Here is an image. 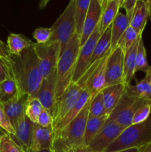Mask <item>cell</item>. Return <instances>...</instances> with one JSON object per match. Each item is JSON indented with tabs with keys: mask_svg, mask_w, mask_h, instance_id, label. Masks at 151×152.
I'll use <instances>...</instances> for the list:
<instances>
[{
	"mask_svg": "<svg viewBox=\"0 0 151 152\" xmlns=\"http://www.w3.org/2000/svg\"><path fill=\"white\" fill-rule=\"evenodd\" d=\"M108 117L109 116L105 115L102 117H88L83 140V145H88L90 144V142L104 127L107 121Z\"/></svg>",
	"mask_w": 151,
	"mask_h": 152,
	"instance_id": "obj_25",
	"label": "cell"
},
{
	"mask_svg": "<svg viewBox=\"0 0 151 152\" xmlns=\"http://www.w3.org/2000/svg\"><path fill=\"white\" fill-rule=\"evenodd\" d=\"M90 0H76L75 25L76 34L81 38L84 24L90 6Z\"/></svg>",
	"mask_w": 151,
	"mask_h": 152,
	"instance_id": "obj_26",
	"label": "cell"
},
{
	"mask_svg": "<svg viewBox=\"0 0 151 152\" xmlns=\"http://www.w3.org/2000/svg\"><path fill=\"white\" fill-rule=\"evenodd\" d=\"M137 0H120V8L123 7L126 11V16L128 19H131L133 13L136 7Z\"/></svg>",
	"mask_w": 151,
	"mask_h": 152,
	"instance_id": "obj_38",
	"label": "cell"
},
{
	"mask_svg": "<svg viewBox=\"0 0 151 152\" xmlns=\"http://www.w3.org/2000/svg\"><path fill=\"white\" fill-rule=\"evenodd\" d=\"M102 0H90V6L80 38V45L82 46L99 25L102 16Z\"/></svg>",
	"mask_w": 151,
	"mask_h": 152,
	"instance_id": "obj_13",
	"label": "cell"
},
{
	"mask_svg": "<svg viewBox=\"0 0 151 152\" xmlns=\"http://www.w3.org/2000/svg\"><path fill=\"white\" fill-rule=\"evenodd\" d=\"M33 47L38 59V67L42 78H46L56 71L61 55L60 44L56 41H50L45 44L34 43Z\"/></svg>",
	"mask_w": 151,
	"mask_h": 152,
	"instance_id": "obj_6",
	"label": "cell"
},
{
	"mask_svg": "<svg viewBox=\"0 0 151 152\" xmlns=\"http://www.w3.org/2000/svg\"><path fill=\"white\" fill-rule=\"evenodd\" d=\"M56 71L50 74L48 77L43 79L36 98L39 100L43 108L50 111L53 115L55 101L56 98Z\"/></svg>",
	"mask_w": 151,
	"mask_h": 152,
	"instance_id": "obj_11",
	"label": "cell"
},
{
	"mask_svg": "<svg viewBox=\"0 0 151 152\" xmlns=\"http://www.w3.org/2000/svg\"><path fill=\"white\" fill-rule=\"evenodd\" d=\"M102 16L99 27L101 34L106 31L119 13L120 0H102Z\"/></svg>",
	"mask_w": 151,
	"mask_h": 152,
	"instance_id": "obj_17",
	"label": "cell"
},
{
	"mask_svg": "<svg viewBox=\"0 0 151 152\" xmlns=\"http://www.w3.org/2000/svg\"><path fill=\"white\" fill-rule=\"evenodd\" d=\"M53 140V126L41 127L34 124L30 148L33 150L51 149Z\"/></svg>",
	"mask_w": 151,
	"mask_h": 152,
	"instance_id": "obj_16",
	"label": "cell"
},
{
	"mask_svg": "<svg viewBox=\"0 0 151 152\" xmlns=\"http://www.w3.org/2000/svg\"><path fill=\"white\" fill-rule=\"evenodd\" d=\"M29 99L28 95L19 94L10 100L0 104V106L10 119L13 126L25 114V109Z\"/></svg>",
	"mask_w": 151,
	"mask_h": 152,
	"instance_id": "obj_15",
	"label": "cell"
},
{
	"mask_svg": "<svg viewBox=\"0 0 151 152\" xmlns=\"http://www.w3.org/2000/svg\"><path fill=\"white\" fill-rule=\"evenodd\" d=\"M142 34L138 33L136 30L131 26H129L124 33L121 38L120 39L117 47H119L125 54L127 50L139 39Z\"/></svg>",
	"mask_w": 151,
	"mask_h": 152,
	"instance_id": "obj_29",
	"label": "cell"
},
{
	"mask_svg": "<svg viewBox=\"0 0 151 152\" xmlns=\"http://www.w3.org/2000/svg\"><path fill=\"white\" fill-rule=\"evenodd\" d=\"M140 152H151V142L142 147Z\"/></svg>",
	"mask_w": 151,
	"mask_h": 152,
	"instance_id": "obj_44",
	"label": "cell"
},
{
	"mask_svg": "<svg viewBox=\"0 0 151 152\" xmlns=\"http://www.w3.org/2000/svg\"><path fill=\"white\" fill-rule=\"evenodd\" d=\"M0 152H25L11 137L10 134L4 132L0 137Z\"/></svg>",
	"mask_w": 151,
	"mask_h": 152,
	"instance_id": "obj_33",
	"label": "cell"
},
{
	"mask_svg": "<svg viewBox=\"0 0 151 152\" xmlns=\"http://www.w3.org/2000/svg\"><path fill=\"white\" fill-rule=\"evenodd\" d=\"M126 86L124 84L114 85L105 87L102 91L105 111L108 116L116 107L125 92Z\"/></svg>",
	"mask_w": 151,
	"mask_h": 152,
	"instance_id": "obj_18",
	"label": "cell"
},
{
	"mask_svg": "<svg viewBox=\"0 0 151 152\" xmlns=\"http://www.w3.org/2000/svg\"><path fill=\"white\" fill-rule=\"evenodd\" d=\"M18 94L17 84L13 78H8L0 83V104L10 100Z\"/></svg>",
	"mask_w": 151,
	"mask_h": 152,
	"instance_id": "obj_28",
	"label": "cell"
},
{
	"mask_svg": "<svg viewBox=\"0 0 151 152\" xmlns=\"http://www.w3.org/2000/svg\"><path fill=\"white\" fill-rule=\"evenodd\" d=\"M10 56V53L8 50L7 44L0 39V57L3 59H8Z\"/></svg>",
	"mask_w": 151,
	"mask_h": 152,
	"instance_id": "obj_40",
	"label": "cell"
},
{
	"mask_svg": "<svg viewBox=\"0 0 151 152\" xmlns=\"http://www.w3.org/2000/svg\"><path fill=\"white\" fill-rule=\"evenodd\" d=\"M111 52V50H110L101 59L84 84V89H87L90 92L92 97L106 87V65Z\"/></svg>",
	"mask_w": 151,
	"mask_h": 152,
	"instance_id": "obj_12",
	"label": "cell"
},
{
	"mask_svg": "<svg viewBox=\"0 0 151 152\" xmlns=\"http://www.w3.org/2000/svg\"><path fill=\"white\" fill-rule=\"evenodd\" d=\"M151 100L140 99L124 92L121 100L108 117L107 121L114 122L122 127L132 126V120L136 111Z\"/></svg>",
	"mask_w": 151,
	"mask_h": 152,
	"instance_id": "obj_5",
	"label": "cell"
},
{
	"mask_svg": "<svg viewBox=\"0 0 151 152\" xmlns=\"http://www.w3.org/2000/svg\"><path fill=\"white\" fill-rule=\"evenodd\" d=\"M147 4V7L148 9H149V11H150V17H151V0H147L146 1Z\"/></svg>",
	"mask_w": 151,
	"mask_h": 152,
	"instance_id": "obj_46",
	"label": "cell"
},
{
	"mask_svg": "<svg viewBox=\"0 0 151 152\" xmlns=\"http://www.w3.org/2000/svg\"><path fill=\"white\" fill-rule=\"evenodd\" d=\"M124 53L119 47L111 52L106 65V87L124 84Z\"/></svg>",
	"mask_w": 151,
	"mask_h": 152,
	"instance_id": "obj_10",
	"label": "cell"
},
{
	"mask_svg": "<svg viewBox=\"0 0 151 152\" xmlns=\"http://www.w3.org/2000/svg\"><path fill=\"white\" fill-rule=\"evenodd\" d=\"M73 152H98L95 150L92 149L91 148L88 146V145H80L78 146H76L73 148Z\"/></svg>",
	"mask_w": 151,
	"mask_h": 152,
	"instance_id": "obj_41",
	"label": "cell"
},
{
	"mask_svg": "<svg viewBox=\"0 0 151 152\" xmlns=\"http://www.w3.org/2000/svg\"><path fill=\"white\" fill-rule=\"evenodd\" d=\"M125 128L111 121H107L102 130L90 142L88 146L98 152L105 150L121 135Z\"/></svg>",
	"mask_w": 151,
	"mask_h": 152,
	"instance_id": "obj_9",
	"label": "cell"
},
{
	"mask_svg": "<svg viewBox=\"0 0 151 152\" xmlns=\"http://www.w3.org/2000/svg\"><path fill=\"white\" fill-rule=\"evenodd\" d=\"M91 98L92 96L90 92L87 89H84L78 99H77L75 105L70 109V111L67 114V115L61 121H59L55 126H53V132L61 130L66 126H68L73 120H74L79 114V113L82 111L83 108L85 107V105H87V102L90 101Z\"/></svg>",
	"mask_w": 151,
	"mask_h": 152,
	"instance_id": "obj_19",
	"label": "cell"
},
{
	"mask_svg": "<svg viewBox=\"0 0 151 152\" xmlns=\"http://www.w3.org/2000/svg\"><path fill=\"white\" fill-rule=\"evenodd\" d=\"M83 90V88L78 83H72L62 95L56 98L52 115L53 119V126L57 124L70 111Z\"/></svg>",
	"mask_w": 151,
	"mask_h": 152,
	"instance_id": "obj_7",
	"label": "cell"
},
{
	"mask_svg": "<svg viewBox=\"0 0 151 152\" xmlns=\"http://www.w3.org/2000/svg\"><path fill=\"white\" fill-rule=\"evenodd\" d=\"M150 17L146 1L137 0L134 12L130 22V25L138 33L142 34L148 19Z\"/></svg>",
	"mask_w": 151,
	"mask_h": 152,
	"instance_id": "obj_20",
	"label": "cell"
},
{
	"mask_svg": "<svg viewBox=\"0 0 151 152\" xmlns=\"http://www.w3.org/2000/svg\"><path fill=\"white\" fill-rule=\"evenodd\" d=\"M34 123L26 115H23L13 125L15 134L11 136L13 140L23 149L30 148L32 140Z\"/></svg>",
	"mask_w": 151,
	"mask_h": 152,
	"instance_id": "obj_14",
	"label": "cell"
},
{
	"mask_svg": "<svg viewBox=\"0 0 151 152\" xmlns=\"http://www.w3.org/2000/svg\"><path fill=\"white\" fill-rule=\"evenodd\" d=\"M0 128L11 136L15 134V130L13 124L1 106H0Z\"/></svg>",
	"mask_w": 151,
	"mask_h": 152,
	"instance_id": "obj_36",
	"label": "cell"
},
{
	"mask_svg": "<svg viewBox=\"0 0 151 152\" xmlns=\"http://www.w3.org/2000/svg\"><path fill=\"white\" fill-rule=\"evenodd\" d=\"M110 43H111V28L110 26L106 30L105 32L101 35L99 40L96 42L94 50H93V55H92L91 59L90 61L87 68H90L92 65L97 62L98 60L102 59L110 50ZM87 71V70H86Z\"/></svg>",
	"mask_w": 151,
	"mask_h": 152,
	"instance_id": "obj_24",
	"label": "cell"
},
{
	"mask_svg": "<svg viewBox=\"0 0 151 152\" xmlns=\"http://www.w3.org/2000/svg\"><path fill=\"white\" fill-rule=\"evenodd\" d=\"M4 132H4V131H3L2 129H1V128H0V137H1V136L4 133Z\"/></svg>",
	"mask_w": 151,
	"mask_h": 152,
	"instance_id": "obj_47",
	"label": "cell"
},
{
	"mask_svg": "<svg viewBox=\"0 0 151 152\" xmlns=\"http://www.w3.org/2000/svg\"><path fill=\"white\" fill-rule=\"evenodd\" d=\"M142 147L141 148H127V149H124L121 150V151H113V152H140L141 149H142Z\"/></svg>",
	"mask_w": 151,
	"mask_h": 152,
	"instance_id": "obj_42",
	"label": "cell"
},
{
	"mask_svg": "<svg viewBox=\"0 0 151 152\" xmlns=\"http://www.w3.org/2000/svg\"><path fill=\"white\" fill-rule=\"evenodd\" d=\"M150 66L148 65L146 49H145L143 39L142 37L139 39L137 52H136L135 73L138 72V71H143V72L146 73L150 69Z\"/></svg>",
	"mask_w": 151,
	"mask_h": 152,
	"instance_id": "obj_30",
	"label": "cell"
},
{
	"mask_svg": "<svg viewBox=\"0 0 151 152\" xmlns=\"http://www.w3.org/2000/svg\"><path fill=\"white\" fill-rule=\"evenodd\" d=\"M107 115L105 111L102 92L100 91L91 98L89 108V117ZM108 116V115H107Z\"/></svg>",
	"mask_w": 151,
	"mask_h": 152,
	"instance_id": "obj_31",
	"label": "cell"
},
{
	"mask_svg": "<svg viewBox=\"0 0 151 152\" xmlns=\"http://www.w3.org/2000/svg\"><path fill=\"white\" fill-rule=\"evenodd\" d=\"M53 35L51 28H38L33 32V37L37 44H45L50 41Z\"/></svg>",
	"mask_w": 151,
	"mask_h": 152,
	"instance_id": "obj_35",
	"label": "cell"
},
{
	"mask_svg": "<svg viewBox=\"0 0 151 152\" xmlns=\"http://www.w3.org/2000/svg\"><path fill=\"white\" fill-rule=\"evenodd\" d=\"M101 35L102 34H101L99 27L98 25L91 36L86 41V42L80 47L76 65L75 72L73 77V83L78 82V80L81 78V76L84 74L87 70V66L91 59L95 46Z\"/></svg>",
	"mask_w": 151,
	"mask_h": 152,
	"instance_id": "obj_8",
	"label": "cell"
},
{
	"mask_svg": "<svg viewBox=\"0 0 151 152\" xmlns=\"http://www.w3.org/2000/svg\"><path fill=\"white\" fill-rule=\"evenodd\" d=\"M24 151H25V152H53V151H52L51 149H43V150H37V151H36V150H33L30 148H25V149H24Z\"/></svg>",
	"mask_w": 151,
	"mask_h": 152,
	"instance_id": "obj_43",
	"label": "cell"
},
{
	"mask_svg": "<svg viewBox=\"0 0 151 152\" xmlns=\"http://www.w3.org/2000/svg\"><path fill=\"white\" fill-rule=\"evenodd\" d=\"M145 74H146V75H145V77L144 79L146 80L147 82H149L151 84V66L150 68V69L148 70Z\"/></svg>",
	"mask_w": 151,
	"mask_h": 152,
	"instance_id": "obj_45",
	"label": "cell"
},
{
	"mask_svg": "<svg viewBox=\"0 0 151 152\" xmlns=\"http://www.w3.org/2000/svg\"><path fill=\"white\" fill-rule=\"evenodd\" d=\"M75 10L76 0H72L51 27L53 35L50 41H56L60 44L61 53L76 34Z\"/></svg>",
	"mask_w": 151,
	"mask_h": 152,
	"instance_id": "obj_4",
	"label": "cell"
},
{
	"mask_svg": "<svg viewBox=\"0 0 151 152\" xmlns=\"http://www.w3.org/2000/svg\"><path fill=\"white\" fill-rule=\"evenodd\" d=\"M139 39L124 54V76H123V78H124V84L125 86L130 85V83L133 80L135 74H136L135 73V68H136V52H137L138 45H139Z\"/></svg>",
	"mask_w": 151,
	"mask_h": 152,
	"instance_id": "obj_22",
	"label": "cell"
},
{
	"mask_svg": "<svg viewBox=\"0 0 151 152\" xmlns=\"http://www.w3.org/2000/svg\"><path fill=\"white\" fill-rule=\"evenodd\" d=\"M151 142V114L146 121L132 125L124 129L119 137L105 150L113 152L130 148H141Z\"/></svg>",
	"mask_w": 151,
	"mask_h": 152,
	"instance_id": "obj_3",
	"label": "cell"
},
{
	"mask_svg": "<svg viewBox=\"0 0 151 152\" xmlns=\"http://www.w3.org/2000/svg\"><path fill=\"white\" fill-rule=\"evenodd\" d=\"M34 42L22 34H10L7 39V46L10 54L19 56L27 49L32 48Z\"/></svg>",
	"mask_w": 151,
	"mask_h": 152,
	"instance_id": "obj_23",
	"label": "cell"
},
{
	"mask_svg": "<svg viewBox=\"0 0 151 152\" xmlns=\"http://www.w3.org/2000/svg\"><path fill=\"white\" fill-rule=\"evenodd\" d=\"M36 124L41 127H49V126H53V119L52 117L50 111H47L45 108H43L42 111L40 114L39 117L38 118Z\"/></svg>",
	"mask_w": 151,
	"mask_h": 152,
	"instance_id": "obj_37",
	"label": "cell"
},
{
	"mask_svg": "<svg viewBox=\"0 0 151 152\" xmlns=\"http://www.w3.org/2000/svg\"><path fill=\"white\" fill-rule=\"evenodd\" d=\"M126 92L140 99L151 100V84L144 79L138 82L135 86L130 84L126 86Z\"/></svg>",
	"mask_w": 151,
	"mask_h": 152,
	"instance_id": "obj_27",
	"label": "cell"
},
{
	"mask_svg": "<svg viewBox=\"0 0 151 152\" xmlns=\"http://www.w3.org/2000/svg\"><path fill=\"white\" fill-rule=\"evenodd\" d=\"M7 61L8 59L0 57V83L7 79L11 78Z\"/></svg>",
	"mask_w": 151,
	"mask_h": 152,
	"instance_id": "obj_39",
	"label": "cell"
},
{
	"mask_svg": "<svg viewBox=\"0 0 151 152\" xmlns=\"http://www.w3.org/2000/svg\"><path fill=\"white\" fill-rule=\"evenodd\" d=\"M151 114V101L139 108L135 113L132 125H137L146 121Z\"/></svg>",
	"mask_w": 151,
	"mask_h": 152,
	"instance_id": "obj_34",
	"label": "cell"
},
{
	"mask_svg": "<svg viewBox=\"0 0 151 152\" xmlns=\"http://www.w3.org/2000/svg\"><path fill=\"white\" fill-rule=\"evenodd\" d=\"M130 19H128L126 14L118 13L115 16V19L111 24V51L115 50L117 48L118 43L120 39L123 36L127 28L130 26Z\"/></svg>",
	"mask_w": 151,
	"mask_h": 152,
	"instance_id": "obj_21",
	"label": "cell"
},
{
	"mask_svg": "<svg viewBox=\"0 0 151 152\" xmlns=\"http://www.w3.org/2000/svg\"><path fill=\"white\" fill-rule=\"evenodd\" d=\"M11 78L17 84L19 94L36 97L43 78L33 47L27 49L19 56L10 54L8 61Z\"/></svg>",
	"mask_w": 151,
	"mask_h": 152,
	"instance_id": "obj_1",
	"label": "cell"
},
{
	"mask_svg": "<svg viewBox=\"0 0 151 152\" xmlns=\"http://www.w3.org/2000/svg\"><path fill=\"white\" fill-rule=\"evenodd\" d=\"M43 108L42 105L37 98H30L25 109V115L32 123L36 124Z\"/></svg>",
	"mask_w": 151,
	"mask_h": 152,
	"instance_id": "obj_32",
	"label": "cell"
},
{
	"mask_svg": "<svg viewBox=\"0 0 151 152\" xmlns=\"http://www.w3.org/2000/svg\"><path fill=\"white\" fill-rule=\"evenodd\" d=\"M80 47V37L75 34L61 53L56 68V97L62 95L73 83Z\"/></svg>",
	"mask_w": 151,
	"mask_h": 152,
	"instance_id": "obj_2",
	"label": "cell"
}]
</instances>
